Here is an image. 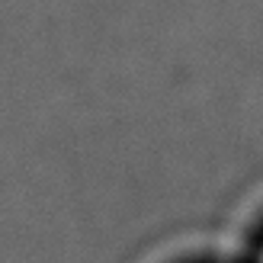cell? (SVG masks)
<instances>
[{
    "instance_id": "cell-1",
    "label": "cell",
    "mask_w": 263,
    "mask_h": 263,
    "mask_svg": "<svg viewBox=\"0 0 263 263\" xmlns=\"http://www.w3.org/2000/svg\"><path fill=\"white\" fill-rule=\"evenodd\" d=\"M260 263H263V257H260Z\"/></svg>"
}]
</instances>
